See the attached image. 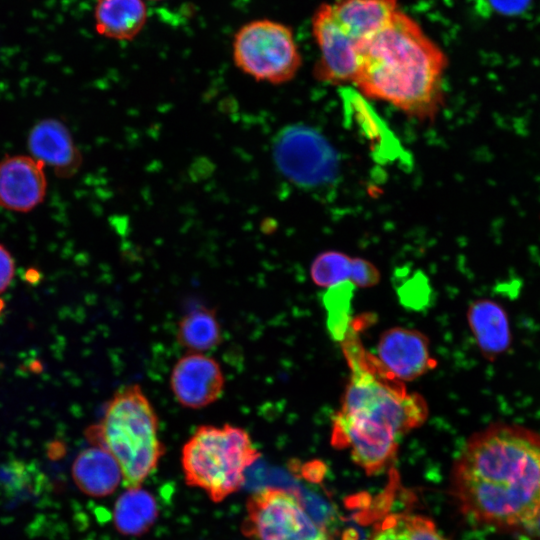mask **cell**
Listing matches in <instances>:
<instances>
[{
    "instance_id": "cell-1",
    "label": "cell",
    "mask_w": 540,
    "mask_h": 540,
    "mask_svg": "<svg viewBox=\"0 0 540 540\" xmlns=\"http://www.w3.org/2000/svg\"><path fill=\"white\" fill-rule=\"evenodd\" d=\"M450 494L470 521L506 532L540 526V434L494 423L464 444Z\"/></svg>"
},
{
    "instance_id": "cell-2",
    "label": "cell",
    "mask_w": 540,
    "mask_h": 540,
    "mask_svg": "<svg viewBox=\"0 0 540 540\" xmlns=\"http://www.w3.org/2000/svg\"><path fill=\"white\" fill-rule=\"evenodd\" d=\"M361 324L352 320L341 341L350 378L332 419L331 444L347 449L366 474L377 475L395 462L401 438L425 422L428 406L365 349Z\"/></svg>"
},
{
    "instance_id": "cell-3",
    "label": "cell",
    "mask_w": 540,
    "mask_h": 540,
    "mask_svg": "<svg viewBox=\"0 0 540 540\" xmlns=\"http://www.w3.org/2000/svg\"><path fill=\"white\" fill-rule=\"evenodd\" d=\"M447 57L410 16L398 11L392 21L358 42L353 83L367 97L419 119H432L443 101Z\"/></svg>"
},
{
    "instance_id": "cell-4",
    "label": "cell",
    "mask_w": 540,
    "mask_h": 540,
    "mask_svg": "<svg viewBox=\"0 0 540 540\" xmlns=\"http://www.w3.org/2000/svg\"><path fill=\"white\" fill-rule=\"evenodd\" d=\"M88 439L116 459L127 489L140 488L165 453L157 413L138 384L113 395L100 423L88 429Z\"/></svg>"
},
{
    "instance_id": "cell-5",
    "label": "cell",
    "mask_w": 540,
    "mask_h": 540,
    "mask_svg": "<svg viewBox=\"0 0 540 540\" xmlns=\"http://www.w3.org/2000/svg\"><path fill=\"white\" fill-rule=\"evenodd\" d=\"M261 456L249 433L231 424L201 425L185 442L181 464L189 486L221 502L245 482V471Z\"/></svg>"
},
{
    "instance_id": "cell-6",
    "label": "cell",
    "mask_w": 540,
    "mask_h": 540,
    "mask_svg": "<svg viewBox=\"0 0 540 540\" xmlns=\"http://www.w3.org/2000/svg\"><path fill=\"white\" fill-rule=\"evenodd\" d=\"M235 66L255 81L280 85L299 71L302 57L290 27L273 20H253L235 34Z\"/></svg>"
},
{
    "instance_id": "cell-7",
    "label": "cell",
    "mask_w": 540,
    "mask_h": 540,
    "mask_svg": "<svg viewBox=\"0 0 540 540\" xmlns=\"http://www.w3.org/2000/svg\"><path fill=\"white\" fill-rule=\"evenodd\" d=\"M272 159L289 182L300 188L324 187L338 175V155L330 142L315 128L290 124L272 140Z\"/></svg>"
},
{
    "instance_id": "cell-8",
    "label": "cell",
    "mask_w": 540,
    "mask_h": 540,
    "mask_svg": "<svg viewBox=\"0 0 540 540\" xmlns=\"http://www.w3.org/2000/svg\"><path fill=\"white\" fill-rule=\"evenodd\" d=\"M242 533L251 540H327L293 492L264 487L247 499Z\"/></svg>"
},
{
    "instance_id": "cell-9",
    "label": "cell",
    "mask_w": 540,
    "mask_h": 540,
    "mask_svg": "<svg viewBox=\"0 0 540 540\" xmlns=\"http://www.w3.org/2000/svg\"><path fill=\"white\" fill-rule=\"evenodd\" d=\"M312 33L320 51L314 75L332 84L353 82L358 67V42L335 22L330 4H321L312 17Z\"/></svg>"
},
{
    "instance_id": "cell-10",
    "label": "cell",
    "mask_w": 540,
    "mask_h": 540,
    "mask_svg": "<svg viewBox=\"0 0 540 540\" xmlns=\"http://www.w3.org/2000/svg\"><path fill=\"white\" fill-rule=\"evenodd\" d=\"M225 376L216 359L206 353L188 352L177 360L170 374L176 401L189 409H202L223 394Z\"/></svg>"
},
{
    "instance_id": "cell-11",
    "label": "cell",
    "mask_w": 540,
    "mask_h": 540,
    "mask_svg": "<svg viewBox=\"0 0 540 540\" xmlns=\"http://www.w3.org/2000/svg\"><path fill=\"white\" fill-rule=\"evenodd\" d=\"M376 358L387 372L403 383L423 376L437 364L427 337L405 327H393L381 334Z\"/></svg>"
},
{
    "instance_id": "cell-12",
    "label": "cell",
    "mask_w": 540,
    "mask_h": 540,
    "mask_svg": "<svg viewBox=\"0 0 540 540\" xmlns=\"http://www.w3.org/2000/svg\"><path fill=\"white\" fill-rule=\"evenodd\" d=\"M44 165L33 157L14 155L0 161V206L28 212L45 198Z\"/></svg>"
},
{
    "instance_id": "cell-13",
    "label": "cell",
    "mask_w": 540,
    "mask_h": 540,
    "mask_svg": "<svg viewBox=\"0 0 540 540\" xmlns=\"http://www.w3.org/2000/svg\"><path fill=\"white\" fill-rule=\"evenodd\" d=\"M28 147L34 159L51 166L61 177L72 176L82 163L69 130L55 119H44L32 128Z\"/></svg>"
},
{
    "instance_id": "cell-14",
    "label": "cell",
    "mask_w": 540,
    "mask_h": 540,
    "mask_svg": "<svg viewBox=\"0 0 540 540\" xmlns=\"http://www.w3.org/2000/svg\"><path fill=\"white\" fill-rule=\"evenodd\" d=\"M330 6L335 22L357 42L385 28L399 11L397 0H336Z\"/></svg>"
},
{
    "instance_id": "cell-15",
    "label": "cell",
    "mask_w": 540,
    "mask_h": 540,
    "mask_svg": "<svg viewBox=\"0 0 540 540\" xmlns=\"http://www.w3.org/2000/svg\"><path fill=\"white\" fill-rule=\"evenodd\" d=\"M314 284L320 287L350 282L354 287L368 288L379 283L381 275L370 261L350 257L339 251H325L316 256L310 267Z\"/></svg>"
},
{
    "instance_id": "cell-16",
    "label": "cell",
    "mask_w": 540,
    "mask_h": 540,
    "mask_svg": "<svg viewBox=\"0 0 540 540\" xmlns=\"http://www.w3.org/2000/svg\"><path fill=\"white\" fill-rule=\"evenodd\" d=\"M72 477L85 494L104 497L117 489L122 480V472L112 454L94 444L77 455L72 465Z\"/></svg>"
},
{
    "instance_id": "cell-17",
    "label": "cell",
    "mask_w": 540,
    "mask_h": 540,
    "mask_svg": "<svg viewBox=\"0 0 540 540\" xmlns=\"http://www.w3.org/2000/svg\"><path fill=\"white\" fill-rule=\"evenodd\" d=\"M467 321L476 343L487 359L506 351L511 342L505 310L489 299L474 301L468 308Z\"/></svg>"
},
{
    "instance_id": "cell-18",
    "label": "cell",
    "mask_w": 540,
    "mask_h": 540,
    "mask_svg": "<svg viewBox=\"0 0 540 540\" xmlns=\"http://www.w3.org/2000/svg\"><path fill=\"white\" fill-rule=\"evenodd\" d=\"M147 19L143 0H97L94 9L98 34L115 40H131L142 30Z\"/></svg>"
},
{
    "instance_id": "cell-19",
    "label": "cell",
    "mask_w": 540,
    "mask_h": 540,
    "mask_svg": "<svg viewBox=\"0 0 540 540\" xmlns=\"http://www.w3.org/2000/svg\"><path fill=\"white\" fill-rule=\"evenodd\" d=\"M177 342L188 352L206 353L222 341V329L214 309L200 306L189 310L179 320Z\"/></svg>"
},
{
    "instance_id": "cell-20",
    "label": "cell",
    "mask_w": 540,
    "mask_h": 540,
    "mask_svg": "<svg viewBox=\"0 0 540 540\" xmlns=\"http://www.w3.org/2000/svg\"><path fill=\"white\" fill-rule=\"evenodd\" d=\"M158 516L154 497L140 488L127 489L114 506L113 521L116 529L125 535L147 532Z\"/></svg>"
},
{
    "instance_id": "cell-21",
    "label": "cell",
    "mask_w": 540,
    "mask_h": 540,
    "mask_svg": "<svg viewBox=\"0 0 540 540\" xmlns=\"http://www.w3.org/2000/svg\"><path fill=\"white\" fill-rule=\"evenodd\" d=\"M350 282H345L331 288L325 295V306L328 312V329L338 341H342L351 325L350 303L352 289Z\"/></svg>"
},
{
    "instance_id": "cell-22",
    "label": "cell",
    "mask_w": 540,
    "mask_h": 540,
    "mask_svg": "<svg viewBox=\"0 0 540 540\" xmlns=\"http://www.w3.org/2000/svg\"><path fill=\"white\" fill-rule=\"evenodd\" d=\"M397 516L405 540H448L428 517L409 514Z\"/></svg>"
},
{
    "instance_id": "cell-23",
    "label": "cell",
    "mask_w": 540,
    "mask_h": 540,
    "mask_svg": "<svg viewBox=\"0 0 540 540\" xmlns=\"http://www.w3.org/2000/svg\"><path fill=\"white\" fill-rule=\"evenodd\" d=\"M532 0H479L480 11L502 16H517L528 10Z\"/></svg>"
},
{
    "instance_id": "cell-24",
    "label": "cell",
    "mask_w": 540,
    "mask_h": 540,
    "mask_svg": "<svg viewBox=\"0 0 540 540\" xmlns=\"http://www.w3.org/2000/svg\"><path fill=\"white\" fill-rule=\"evenodd\" d=\"M369 540H405L398 516L390 515L376 528Z\"/></svg>"
},
{
    "instance_id": "cell-25",
    "label": "cell",
    "mask_w": 540,
    "mask_h": 540,
    "mask_svg": "<svg viewBox=\"0 0 540 540\" xmlns=\"http://www.w3.org/2000/svg\"><path fill=\"white\" fill-rule=\"evenodd\" d=\"M14 261L8 250L0 244V293L6 290L14 276Z\"/></svg>"
}]
</instances>
